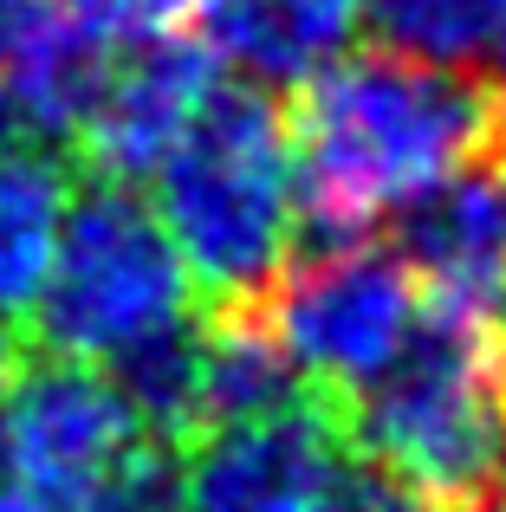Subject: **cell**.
<instances>
[{
	"mask_svg": "<svg viewBox=\"0 0 506 512\" xmlns=\"http://www.w3.org/2000/svg\"><path fill=\"white\" fill-rule=\"evenodd\" d=\"M156 221L189 279L228 312L260 305L299 253V169L279 104L253 85H221L195 130L156 169Z\"/></svg>",
	"mask_w": 506,
	"mask_h": 512,
	"instance_id": "7a4b0ae2",
	"label": "cell"
},
{
	"mask_svg": "<svg viewBox=\"0 0 506 512\" xmlns=\"http://www.w3.org/2000/svg\"><path fill=\"white\" fill-rule=\"evenodd\" d=\"M195 279L156 208L124 182H98L65 208L52 266L33 292V325L52 357L117 370L143 344L189 325Z\"/></svg>",
	"mask_w": 506,
	"mask_h": 512,
	"instance_id": "277c9868",
	"label": "cell"
},
{
	"mask_svg": "<svg viewBox=\"0 0 506 512\" xmlns=\"http://www.w3.org/2000/svg\"><path fill=\"white\" fill-rule=\"evenodd\" d=\"M299 376H292L286 350L273 344V331L247 312H228L215 331L195 338V441L215 435V428H234V422H260V415L299 402Z\"/></svg>",
	"mask_w": 506,
	"mask_h": 512,
	"instance_id": "8fae6325",
	"label": "cell"
},
{
	"mask_svg": "<svg viewBox=\"0 0 506 512\" xmlns=\"http://www.w3.org/2000/svg\"><path fill=\"white\" fill-rule=\"evenodd\" d=\"M130 512H182V506H176V493H169V500H150V506H130Z\"/></svg>",
	"mask_w": 506,
	"mask_h": 512,
	"instance_id": "d6986e66",
	"label": "cell"
},
{
	"mask_svg": "<svg viewBox=\"0 0 506 512\" xmlns=\"http://www.w3.org/2000/svg\"><path fill=\"white\" fill-rule=\"evenodd\" d=\"M202 7H208V0H72L78 26H85L111 59L124 46H143V39L182 33L189 20H202Z\"/></svg>",
	"mask_w": 506,
	"mask_h": 512,
	"instance_id": "5bb4252c",
	"label": "cell"
},
{
	"mask_svg": "<svg viewBox=\"0 0 506 512\" xmlns=\"http://www.w3.org/2000/svg\"><path fill=\"white\" fill-rule=\"evenodd\" d=\"M344 428L370 467L409 480L442 512L506 493V350L481 312L429 305L409 350L351 402Z\"/></svg>",
	"mask_w": 506,
	"mask_h": 512,
	"instance_id": "3957f363",
	"label": "cell"
},
{
	"mask_svg": "<svg viewBox=\"0 0 506 512\" xmlns=\"http://www.w3.org/2000/svg\"><path fill=\"white\" fill-rule=\"evenodd\" d=\"M403 266L442 312H481L506 286V163H468L396 214Z\"/></svg>",
	"mask_w": 506,
	"mask_h": 512,
	"instance_id": "9c48e42d",
	"label": "cell"
},
{
	"mask_svg": "<svg viewBox=\"0 0 506 512\" xmlns=\"http://www.w3.org/2000/svg\"><path fill=\"white\" fill-rule=\"evenodd\" d=\"M494 65H500V91H494V104H506V39H500V52H494Z\"/></svg>",
	"mask_w": 506,
	"mask_h": 512,
	"instance_id": "ac0fdd59",
	"label": "cell"
},
{
	"mask_svg": "<svg viewBox=\"0 0 506 512\" xmlns=\"http://www.w3.org/2000/svg\"><path fill=\"white\" fill-rule=\"evenodd\" d=\"M215 91H221V59L208 52V39L163 33L143 46H124L91 91L78 143L104 182H143L169 163V150L195 130V117L208 111Z\"/></svg>",
	"mask_w": 506,
	"mask_h": 512,
	"instance_id": "ba28073f",
	"label": "cell"
},
{
	"mask_svg": "<svg viewBox=\"0 0 506 512\" xmlns=\"http://www.w3.org/2000/svg\"><path fill=\"white\" fill-rule=\"evenodd\" d=\"M292 169L299 208L325 240H370L383 221L481 163L500 137V104L468 72L403 52H344L299 85Z\"/></svg>",
	"mask_w": 506,
	"mask_h": 512,
	"instance_id": "6da1fadb",
	"label": "cell"
},
{
	"mask_svg": "<svg viewBox=\"0 0 506 512\" xmlns=\"http://www.w3.org/2000/svg\"><path fill=\"white\" fill-rule=\"evenodd\" d=\"M351 480L344 415L318 396H299L260 422H234L189 441L176 474L182 512H338Z\"/></svg>",
	"mask_w": 506,
	"mask_h": 512,
	"instance_id": "52a82bcc",
	"label": "cell"
},
{
	"mask_svg": "<svg viewBox=\"0 0 506 512\" xmlns=\"http://www.w3.org/2000/svg\"><path fill=\"white\" fill-rule=\"evenodd\" d=\"M0 512H46L39 500H26L20 487H13V480H0Z\"/></svg>",
	"mask_w": 506,
	"mask_h": 512,
	"instance_id": "e0dca14e",
	"label": "cell"
},
{
	"mask_svg": "<svg viewBox=\"0 0 506 512\" xmlns=\"http://www.w3.org/2000/svg\"><path fill=\"white\" fill-rule=\"evenodd\" d=\"M338 512H442V506L429 493H416L409 480L383 474V467H351V480L338 493Z\"/></svg>",
	"mask_w": 506,
	"mask_h": 512,
	"instance_id": "9a60e30c",
	"label": "cell"
},
{
	"mask_svg": "<svg viewBox=\"0 0 506 512\" xmlns=\"http://www.w3.org/2000/svg\"><path fill=\"white\" fill-rule=\"evenodd\" d=\"M422 312L429 299L416 273L396 247L377 240H325L312 260H292L266 292V331L286 350L299 389L331 402L338 415L409 350Z\"/></svg>",
	"mask_w": 506,
	"mask_h": 512,
	"instance_id": "8992f818",
	"label": "cell"
},
{
	"mask_svg": "<svg viewBox=\"0 0 506 512\" xmlns=\"http://www.w3.org/2000/svg\"><path fill=\"white\" fill-rule=\"evenodd\" d=\"M0 467L46 512H130L169 500V448L137 422L111 370L52 357L0 396Z\"/></svg>",
	"mask_w": 506,
	"mask_h": 512,
	"instance_id": "5b68a950",
	"label": "cell"
},
{
	"mask_svg": "<svg viewBox=\"0 0 506 512\" xmlns=\"http://www.w3.org/2000/svg\"><path fill=\"white\" fill-rule=\"evenodd\" d=\"M364 7L370 0H208L202 26L208 52L253 91H292L351 52Z\"/></svg>",
	"mask_w": 506,
	"mask_h": 512,
	"instance_id": "30bf717a",
	"label": "cell"
},
{
	"mask_svg": "<svg viewBox=\"0 0 506 512\" xmlns=\"http://www.w3.org/2000/svg\"><path fill=\"white\" fill-rule=\"evenodd\" d=\"M364 26L403 59L468 72L487 65L506 39V0H370Z\"/></svg>",
	"mask_w": 506,
	"mask_h": 512,
	"instance_id": "4fadbf2b",
	"label": "cell"
},
{
	"mask_svg": "<svg viewBox=\"0 0 506 512\" xmlns=\"http://www.w3.org/2000/svg\"><path fill=\"white\" fill-rule=\"evenodd\" d=\"M72 188L46 143H0V312L33 305L59 247Z\"/></svg>",
	"mask_w": 506,
	"mask_h": 512,
	"instance_id": "7c38bea8",
	"label": "cell"
},
{
	"mask_svg": "<svg viewBox=\"0 0 506 512\" xmlns=\"http://www.w3.org/2000/svg\"><path fill=\"white\" fill-rule=\"evenodd\" d=\"M494 338H500V350H506V286H500V331H494Z\"/></svg>",
	"mask_w": 506,
	"mask_h": 512,
	"instance_id": "ffe728a7",
	"label": "cell"
},
{
	"mask_svg": "<svg viewBox=\"0 0 506 512\" xmlns=\"http://www.w3.org/2000/svg\"><path fill=\"white\" fill-rule=\"evenodd\" d=\"M13 376H20V331H13V318L0 312V396L13 389Z\"/></svg>",
	"mask_w": 506,
	"mask_h": 512,
	"instance_id": "2e32d148",
	"label": "cell"
}]
</instances>
